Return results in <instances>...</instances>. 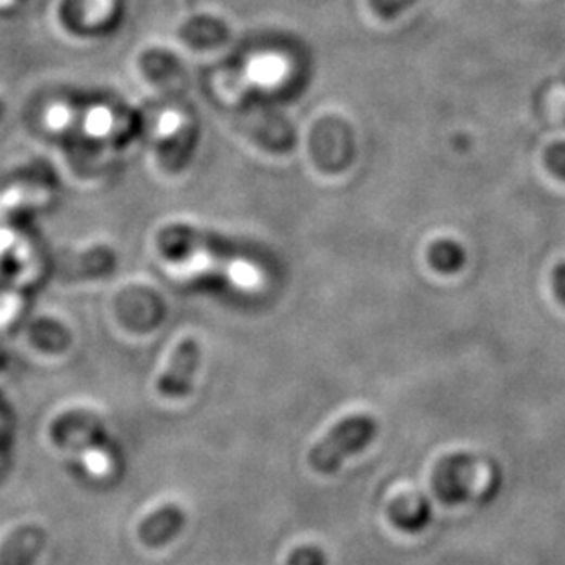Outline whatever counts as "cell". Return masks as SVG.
I'll return each instance as SVG.
<instances>
[{"label":"cell","mask_w":565,"mask_h":565,"mask_svg":"<svg viewBox=\"0 0 565 565\" xmlns=\"http://www.w3.org/2000/svg\"><path fill=\"white\" fill-rule=\"evenodd\" d=\"M377 421L372 415H351L328 432L309 452V465L321 474H332L350 455L359 454L377 436Z\"/></svg>","instance_id":"obj_1"},{"label":"cell","mask_w":565,"mask_h":565,"mask_svg":"<svg viewBox=\"0 0 565 565\" xmlns=\"http://www.w3.org/2000/svg\"><path fill=\"white\" fill-rule=\"evenodd\" d=\"M200 346L194 338H185L178 344L170 364L158 381L159 396L178 399L193 390L194 373L198 370Z\"/></svg>","instance_id":"obj_2"},{"label":"cell","mask_w":565,"mask_h":565,"mask_svg":"<svg viewBox=\"0 0 565 565\" xmlns=\"http://www.w3.org/2000/svg\"><path fill=\"white\" fill-rule=\"evenodd\" d=\"M474 460L468 455H450L436 466L434 490L445 503H460L468 498L473 485Z\"/></svg>","instance_id":"obj_3"},{"label":"cell","mask_w":565,"mask_h":565,"mask_svg":"<svg viewBox=\"0 0 565 565\" xmlns=\"http://www.w3.org/2000/svg\"><path fill=\"white\" fill-rule=\"evenodd\" d=\"M181 525H183V513L180 508L165 505L141 522L138 535H140L141 542L149 548H158L172 540L180 532Z\"/></svg>","instance_id":"obj_4"},{"label":"cell","mask_w":565,"mask_h":565,"mask_svg":"<svg viewBox=\"0 0 565 565\" xmlns=\"http://www.w3.org/2000/svg\"><path fill=\"white\" fill-rule=\"evenodd\" d=\"M390 518L397 527L415 532V530H421L428 524L431 505L426 500L402 498V500L391 503Z\"/></svg>","instance_id":"obj_5"},{"label":"cell","mask_w":565,"mask_h":565,"mask_svg":"<svg viewBox=\"0 0 565 565\" xmlns=\"http://www.w3.org/2000/svg\"><path fill=\"white\" fill-rule=\"evenodd\" d=\"M428 260L439 273H455L465 266V249L452 240H439L428 251Z\"/></svg>","instance_id":"obj_6"},{"label":"cell","mask_w":565,"mask_h":565,"mask_svg":"<svg viewBox=\"0 0 565 565\" xmlns=\"http://www.w3.org/2000/svg\"><path fill=\"white\" fill-rule=\"evenodd\" d=\"M418 0H370L373 12L383 18H394L407 12L408 8L414 7Z\"/></svg>","instance_id":"obj_7"},{"label":"cell","mask_w":565,"mask_h":565,"mask_svg":"<svg viewBox=\"0 0 565 565\" xmlns=\"http://www.w3.org/2000/svg\"><path fill=\"white\" fill-rule=\"evenodd\" d=\"M545 162L554 175L565 178V143H554L553 146H549Z\"/></svg>","instance_id":"obj_8"},{"label":"cell","mask_w":565,"mask_h":565,"mask_svg":"<svg viewBox=\"0 0 565 565\" xmlns=\"http://www.w3.org/2000/svg\"><path fill=\"white\" fill-rule=\"evenodd\" d=\"M292 565H326L324 554L316 548L298 549L290 560Z\"/></svg>","instance_id":"obj_9"},{"label":"cell","mask_w":565,"mask_h":565,"mask_svg":"<svg viewBox=\"0 0 565 565\" xmlns=\"http://www.w3.org/2000/svg\"><path fill=\"white\" fill-rule=\"evenodd\" d=\"M554 293L565 306V264H560L553 273Z\"/></svg>","instance_id":"obj_10"}]
</instances>
